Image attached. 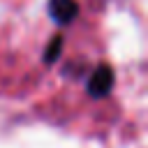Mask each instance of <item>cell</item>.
<instances>
[{
	"mask_svg": "<svg viewBox=\"0 0 148 148\" xmlns=\"http://www.w3.org/2000/svg\"><path fill=\"white\" fill-rule=\"evenodd\" d=\"M111 86H113V69L109 65H99L88 79V95L95 99H102L109 95Z\"/></svg>",
	"mask_w": 148,
	"mask_h": 148,
	"instance_id": "1",
	"label": "cell"
},
{
	"mask_svg": "<svg viewBox=\"0 0 148 148\" xmlns=\"http://www.w3.org/2000/svg\"><path fill=\"white\" fill-rule=\"evenodd\" d=\"M79 14V5L76 0H49V16L58 23V25H67L76 18Z\"/></svg>",
	"mask_w": 148,
	"mask_h": 148,
	"instance_id": "2",
	"label": "cell"
},
{
	"mask_svg": "<svg viewBox=\"0 0 148 148\" xmlns=\"http://www.w3.org/2000/svg\"><path fill=\"white\" fill-rule=\"evenodd\" d=\"M60 49H62V37L58 35V37H53V39H51V44H49V49H46L44 60H46V62H53V60L60 56Z\"/></svg>",
	"mask_w": 148,
	"mask_h": 148,
	"instance_id": "3",
	"label": "cell"
}]
</instances>
